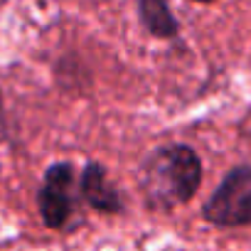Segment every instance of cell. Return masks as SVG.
I'll return each mask as SVG.
<instances>
[{
    "label": "cell",
    "mask_w": 251,
    "mask_h": 251,
    "mask_svg": "<svg viewBox=\"0 0 251 251\" xmlns=\"http://www.w3.org/2000/svg\"><path fill=\"white\" fill-rule=\"evenodd\" d=\"M202 182V163L187 146H168L151 155L143 170V187L155 207L185 204Z\"/></svg>",
    "instance_id": "obj_1"
},
{
    "label": "cell",
    "mask_w": 251,
    "mask_h": 251,
    "mask_svg": "<svg viewBox=\"0 0 251 251\" xmlns=\"http://www.w3.org/2000/svg\"><path fill=\"white\" fill-rule=\"evenodd\" d=\"M81 195L86 197V202L99 209V212H118L121 209V197L118 190L111 185V180L106 177V170L96 163H89L81 173L79 180Z\"/></svg>",
    "instance_id": "obj_4"
},
{
    "label": "cell",
    "mask_w": 251,
    "mask_h": 251,
    "mask_svg": "<svg viewBox=\"0 0 251 251\" xmlns=\"http://www.w3.org/2000/svg\"><path fill=\"white\" fill-rule=\"evenodd\" d=\"M37 202L47 226L59 229L69 222L74 212V170L69 163H57L45 173Z\"/></svg>",
    "instance_id": "obj_3"
},
{
    "label": "cell",
    "mask_w": 251,
    "mask_h": 251,
    "mask_svg": "<svg viewBox=\"0 0 251 251\" xmlns=\"http://www.w3.org/2000/svg\"><path fill=\"white\" fill-rule=\"evenodd\" d=\"M141 20L155 37H175L177 35V20L173 18L170 8L160 0H143L138 5Z\"/></svg>",
    "instance_id": "obj_5"
},
{
    "label": "cell",
    "mask_w": 251,
    "mask_h": 251,
    "mask_svg": "<svg viewBox=\"0 0 251 251\" xmlns=\"http://www.w3.org/2000/svg\"><path fill=\"white\" fill-rule=\"evenodd\" d=\"M202 214L217 226L251 224V165L229 170L212 197L204 202Z\"/></svg>",
    "instance_id": "obj_2"
}]
</instances>
